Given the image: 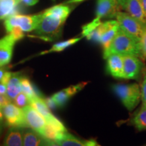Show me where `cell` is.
<instances>
[{
	"mask_svg": "<svg viewBox=\"0 0 146 146\" xmlns=\"http://www.w3.org/2000/svg\"><path fill=\"white\" fill-rule=\"evenodd\" d=\"M12 36V37L15 39V41L17 42L18 41H20V40L24 38L25 36V33H24V31L21 30V29H19L18 27H14V28L12 29V31L9 33Z\"/></svg>",
	"mask_w": 146,
	"mask_h": 146,
	"instance_id": "f1b7e54d",
	"label": "cell"
},
{
	"mask_svg": "<svg viewBox=\"0 0 146 146\" xmlns=\"http://www.w3.org/2000/svg\"><path fill=\"white\" fill-rule=\"evenodd\" d=\"M58 145L62 146H95L100 145L94 139L84 140L76 137L68 132L66 133L62 138L57 142Z\"/></svg>",
	"mask_w": 146,
	"mask_h": 146,
	"instance_id": "2e32d148",
	"label": "cell"
},
{
	"mask_svg": "<svg viewBox=\"0 0 146 146\" xmlns=\"http://www.w3.org/2000/svg\"><path fill=\"white\" fill-rule=\"evenodd\" d=\"M43 17V12L34 15L14 14L5 20L4 27L6 32L12 31L14 27H18L24 32H31L35 30Z\"/></svg>",
	"mask_w": 146,
	"mask_h": 146,
	"instance_id": "277c9868",
	"label": "cell"
},
{
	"mask_svg": "<svg viewBox=\"0 0 146 146\" xmlns=\"http://www.w3.org/2000/svg\"><path fill=\"white\" fill-rule=\"evenodd\" d=\"M7 85L5 84L0 83V95H6Z\"/></svg>",
	"mask_w": 146,
	"mask_h": 146,
	"instance_id": "836d02e7",
	"label": "cell"
},
{
	"mask_svg": "<svg viewBox=\"0 0 146 146\" xmlns=\"http://www.w3.org/2000/svg\"><path fill=\"white\" fill-rule=\"evenodd\" d=\"M21 82L23 91L29 97V100L35 98H44V96L41 91L35 84L32 83L29 78L22 76Z\"/></svg>",
	"mask_w": 146,
	"mask_h": 146,
	"instance_id": "ffe728a7",
	"label": "cell"
},
{
	"mask_svg": "<svg viewBox=\"0 0 146 146\" xmlns=\"http://www.w3.org/2000/svg\"><path fill=\"white\" fill-rule=\"evenodd\" d=\"M23 145L39 146V145H57V144L34 130L27 129L23 131Z\"/></svg>",
	"mask_w": 146,
	"mask_h": 146,
	"instance_id": "9a60e30c",
	"label": "cell"
},
{
	"mask_svg": "<svg viewBox=\"0 0 146 146\" xmlns=\"http://www.w3.org/2000/svg\"><path fill=\"white\" fill-rule=\"evenodd\" d=\"M14 104L18 107L23 108L29 105V98L23 91L20 93L14 99L12 100Z\"/></svg>",
	"mask_w": 146,
	"mask_h": 146,
	"instance_id": "d4e9b609",
	"label": "cell"
},
{
	"mask_svg": "<svg viewBox=\"0 0 146 146\" xmlns=\"http://www.w3.org/2000/svg\"><path fill=\"white\" fill-rule=\"evenodd\" d=\"M25 120L29 127L43 136L46 120L40 113L30 105L23 108Z\"/></svg>",
	"mask_w": 146,
	"mask_h": 146,
	"instance_id": "9c48e42d",
	"label": "cell"
},
{
	"mask_svg": "<svg viewBox=\"0 0 146 146\" xmlns=\"http://www.w3.org/2000/svg\"><path fill=\"white\" fill-rule=\"evenodd\" d=\"M16 42L10 33L0 39V67L10 62Z\"/></svg>",
	"mask_w": 146,
	"mask_h": 146,
	"instance_id": "4fadbf2b",
	"label": "cell"
},
{
	"mask_svg": "<svg viewBox=\"0 0 146 146\" xmlns=\"http://www.w3.org/2000/svg\"><path fill=\"white\" fill-rule=\"evenodd\" d=\"M20 0H0V21L17 14Z\"/></svg>",
	"mask_w": 146,
	"mask_h": 146,
	"instance_id": "e0dca14e",
	"label": "cell"
},
{
	"mask_svg": "<svg viewBox=\"0 0 146 146\" xmlns=\"http://www.w3.org/2000/svg\"><path fill=\"white\" fill-rule=\"evenodd\" d=\"M112 90L129 111L133 110L139 104L141 92L138 84H116L112 85Z\"/></svg>",
	"mask_w": 146,
	"mask_h": 146,
	"instance_id": "3957f363",
	"label": "cell"
},
{
	"mask_svg": "<svg viewBox=\"0 0 146 146\" xmlns=\"http://www.w3.org/2000/svg\"><path fill=\"white\" fill-rule=\"evenodd\" d=\"M10 103H12V100L7 95H0V106L1 107H4Z\"/></svg>",
	"mask_w": 146,
	"mask_h": 146,
	"instance_id": "4dcf8cb0",
	"label": "cell"
},
{
	"mask_svg": "<svg viewBox=\"0 0 146 146\" xmlns=\"http://www.w3.org/2000/svg\"><path fill=\"white\" fill-rule=\"evenodd\" d=\"M20 1L27 6H33L39 2V0H20Z\"/></svg>",
	"mask_w": 146,
	"mask_h": 146,
	"instance_id": "d6a6232c",
	"label": "cell"
},
{
	"mask_svg": "<svg viewBox=\"0 0 146 146\" xmlns=\"http://www.w3.org/2000/svg\"><path fill=\"white\" fill-rule=\"evenodd\" d=\"M98 28L100 35V43L103 47L104 50H105L110 46L117 34L120 25L116 20H109L102 22Z\"/></svg>",
	"mask_w": 146,
	"mask_h": 146,
	"instance_id": "52a82bcc",
	"label": "cell"
},
{
	"mask_svg": "<svg viewBox=\"0 0 146 146\" xmlns=\"http://www.w3.org/2000/svg\"><path fill=\"white\" fill-rule=\"evenodd\" d=\"M5 124L10 128L27 129L29 126L25 120L23 108L10 103L2 108Z\"/></svg>",
	"mask_w": 146,
	"mask_h": 146,
	"instance_id": "8992f818",
	"label": "cell"
},
{
	"mask_svg": "<svg viewBox=\"0 0 146 146\" xmlns=\"http://www.w3.org/2000/svg\"><path fill=\"white\" fill-rule=\"evenodd\" d=\"M108 72L116 78H124L123 57L120 54H111L106 58Z\"/></svg>",
	"mask_w": 146,
	"mask_h": 146,
	"instance_id": "5bb4252c",
	"label": "cell"
},
{
	"mask_svg": "<svg viewBox=\"0 0 146 146\" xmlns=\"http://www.w3.org/2000/svg\"><path fill=\"white\" fill-rule=\"evenodd\" d=\"M131 123L139 131L146 130V109L140 110L131 119Z\"/></svg>",
	"mask_w": 146,
	"mask_h": 146,
	"instance_id": "603a6c76",
	"label": "cell"
},
{
	"mask_svg": "<svg viewBox=\"0 0 146 146\" xmlns=\"http://www.w3.org/2000/svg\"><path fill=\"white\" fill-rule=\"evenodd\" d=\"M120 9L146 25V15L140 0H118Z\"/></svg>",
	"mask_w": 146,
	"mask_h": 146,
	"instance_id": "7c38bea8",
	"label": "cell"
},
{
	"mask_svg": "<svg viewBox=\"0 0 146 146\" xmlns=\"http://www.w3.org/2000/svg\"><path fill=\"white\" fill-rule=\"evenodd\" d=\"M124 63V78L137 79L141 74L143 64L139 58L135 56H123Z\"/></svg>",
	"mask_w": 146,
	"mask_h": 146,
	"instance_id": "8fae6325",
	"label": "cell"
},
{
	"mask_svg": "<svg viewBox=\"0 0 146 146\" xmlns=\"http://www.w3.org/2000/svg\"><path fill=\"white\" fill-rule=\"evenodd\" d=\"M44 101L45 102V104H47V107H48L50 110H56L58 108L57 105H56V102H54L52 97L44 98Z\"/></svg>",
	"mask_w": 146,
	"mask_h": 146,
	"instance_id": "f546056e",
	"label": "cell"
},
{
	"mask_svg": "<svg viewBox=\"0 0 146 146\" xmlns=\"http://www.w3.org/2000/svg\"><path fill=\"white\" fill-rule=\"evenodd\" d=\"M21 77L22 76L19 72H13L12 77L7 85L6 95L12 100V101L23 91L21 82Z\"/></svg>",
	"mask_w": 146,
	"mask_h": 146,
	"instance_id": "ac0fdd59",
	"label": "cell"
},
{
	"mask_svg": "<svg viewBox=\"0 0 146 146\" xmlns=\"http://www.w3.org/2000/svg\"><path fill=\"white\" fill-rule=\"evenodd\" d=\"M114 54L121 56L130 55L139 58V40L127 33L120 27L110 46L104 50V58L106 59L108 56Z\"/></svg>",
	"mask_w": 146,
	"mask_h": 146,
	"instance_id": "7a4b0ae2",
	"label": "cell"
},
{
	"mask_svg": "<svg viewBox=\"0 0 146 146\" xmlns=\"http://www.w3.org/2000/svg\"><path fill=\"white\" fill-rule=\"evenodd\" d=\"M12 74H13V72H8V71H5L4 74H3L2 79H1V83L3 84H5V85H8L9 81L10 80L11 77H12Z\"/></svg>",
	"mask_w": 146,
	"mask_h": 146,
	"instance_id": "1f68e13d",
	"label": "cell"
},
{
	"mask_svg": "<svg viewBox=\"0 0 146 146\" xmlns=\"http://www.w3.org/2000/svg\"><path fill=\"white\" fill-rule=\"evenodd\" d=\"M116 19L120 28L140 41L142 35L146 29V25L125 12L119 11L116 14Z\"/></svg>",
	"mask_w": 146,
	"mask_h": 146,
	"instance_id": "5b68a950",
	"label": "cell"
},
{
	"mask_svg": "<svg viewBox=\"0 0 146 146\" xmlns=\"http://www.w3.org/2000/svg\"><path fill=\"white\" fill-rule=\"evenodd\" d=\"M3 122H0V136H1V133L3 132Z\"/></svg>",
	"mask_w": 146,
	"mask_h": 146,
	"instance_id": "8d00e7d4",
	"label": "cell"
},
{
	"mask_svg": "<svg viewBox=\"0 0 146 146\" xmlns=\"http://www.w3.org/2000/svg\"><path fill=\"white\" fill-rule=\"evenodd\" d=\"M52 97L59 108H62L64 107L71 98L66 89L56 93Z\"/></svg>",
	"mask_w": 146,
	"mask_h": 146,
	"instance_id": "cb8c5ba5",
	"label": "cell"
},
{
	"mask_svg": "<svg viewBox=\"0 0 146 146\" xmlns=\"http://www.w3.org/2000/svg\"><path fill=\"white\" fill-rule=\"evenodd\" d=\"M87 83H88L87 82H82V83H78L77 85H71V86L68 87V88H66V89L68 94L70 95V96L72 97L74 95H75L78 92H79L80 91L82 90Z\"/></svg>",
	"mask_w": 146,
	"mask_h": 146,
	"instance_id": "4316f807",
	"label": "cell"
},
{
	"mask_svg": "<svg viewBox=\"0 0 146 146\" xmlns=\"http://www.w3.org/2000/svg\"><path fill=\"white\" fill-rule=\"evenodd\" d=\"M5 71L6 70H5V68L0 67V82H1V79H2V77H3V74H4Z\"/></svg>",
	"mask_w": 146,
	"mask_h": 146,
	"instance_id": "e575fe53",
	"label": "cell"
},
{
	"mask_svg": "<svg viewBox=\"0 0 146 146\" xmlns=\"http://www.w3.org/2000/svg\"><path fill=\"white\" fill-rule=\"evenodd\" d=\"M141 106L140 110L146 109V75L144 76L141 85Z\"/></svg>",
	"mask_w": 146,
	"mask_h": 146,
	"instance_id": "83f0119b",
	"label": "cell"
},
{
	"mask_svg": "<svg viewBox=\"0 0 146 146\" xmlns=\"http://www.w3.org/2000/svg\"><path fill=\"white\" fill-rule=\"evenodd\" d=\"M46 120L43 137L57 144L66 133L68 132L65 126L56 116H53Z\"/></svg>",
	"mask_w": 146,
	"mask_h": 146,
	"instance_id": "ba28073f",
	"label": "cell"
},
{
	"mask_svg": "<svg viewBox=\"0 0 146 146\" xmlns=\"http://www.w3.org/2000/svg\"><path fill=\"white\" fill-rule=\"evenodd\" d=\"M140 1H141V3L142 6H143L144 12H145V14L146 15V0H140Z\"/></svg>",
	"mask_w": 146,
	"mask_h": 146,
	"instance_id": "d590c367",
	"label": "cell"
},
{
	"mask_svg": "<svg viewBox=\"0 0 146 146\" xmlns=\"http://www.w3.org/2000/svg\"><path fill=\"white\" fill-rule=\"evenodd\" d=\"M3 145L5 146L23 145V132L18 128H10L5 135Z\"/></svg>",
	"mask_w": 146,
	"mask_h": 146,
	"instance_id": "d6986e66",
	"label": "cell"
},
{
	"mask_svg": "<svg viewBox=\"0 0 146 146\" xmlns=\"http://www.w3.org/2000/svg\"><path fill=\"white\" fill-rule=\"evenodd\" d=\"M81 39V37H76V38H72V39L66 40V41L58 42V43H56V44L53 45L52 47L50 49V50L45 51V52L41 53V54H48V53H52V52H62V51L66 50V48H68V47L75 44V43H77L78 41H79Z\"/></svg>",
	"mask_w": 146,
	"mask_h": 146,
	"instance_id": "7402d4cb",
	"label": "cell"
},
{
	"mask_svg": "<svg viewBox=\"0 0 146 146\" xmlns=\"http://www.w3.org/2000/svg\"><path fill=\"white\" fill-rule=\"evenodd\" d=\"M29 105L33 108L38 111L42 116L45 118V120L48 119L54 116L50 112V109L47 107V106L44 101V98H35L29 100Z\"/></svg>",
	"mask_w": 146,
	"mask_h": 146,
	"instance_id": "44dd1931",
	"label": "cell"
},
{
	"mask_svg": "<svg viewBox=\"0 0 146 146\" xmlns=\"http://www.w3.org/2000/svg\"><path fill=\"white\" fill-rule=\"evenodd\" d=\"M73 4L67 1L45 10L41 22L34 31L35 36L45 41L59 39L62 35L64 25L74 8Z\"/></svg>",
	"mask_w": 146,
	"mask_h": 146,
	"instance_id": "6da1fadb",
	"label": "cell"
},
{
	"mask_svg": "<svg viewBox=\"0 0 146 146\" xmlns=\"http://www.w3.org/2000/svg\"><path fill=\"white\" fill-rule=\"evenodd\" d=\"M120 7L118 0H98L96 6V18H116Z\"/></svg>",
	"mask_w": 146,
	"mask_h": 146,
	"instance_id": "30bf717a",
	"label": "cell"
},
{
	"mask_svg": "<svg viewBox=\"0 0 146 146\" xmlns=\"http://www.w3.org/2000/svg\"><path fill=\"white\" fill-rule=\"evenodd\" d=\"M140 46V59L145 61L146 60V29L142 35L139 41Z\"/></svg>",
	"mask_w": 146,
	"mask_h": 146,
	"instance_id": "484cf974",
	"label": "cell"
}]
</instances>
